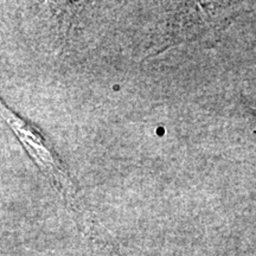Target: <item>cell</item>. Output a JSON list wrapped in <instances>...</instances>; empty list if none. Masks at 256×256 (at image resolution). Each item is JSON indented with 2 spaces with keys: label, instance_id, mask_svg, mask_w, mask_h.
Instances as JSON below:
<instances>
[{
  "label": "cell",
  "instance_id": "obj_1",
  "mask_svg": "<svg viewBox=\"0 0 256 256\" xmlns=\"http://www.w3.org/2000/svg\"><path fill=\"white\" fill-rule=\"evenodd\" d=\"M248 112L249 114H250V116L252 118V120H254L256 126V108H248Z\"/></svg>",
  "mask_w": 256,
  "mask_h": 256
}]
</instances>
